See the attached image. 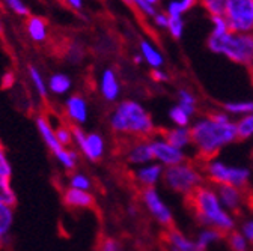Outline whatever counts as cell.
Segmentation results:
<instances>
[{"mask_svg": "<svg viewBox=\"0 0 253 251\" xmlns=\"http://www.w3.org/2000/svg\"><path fill=\"white\" fill-rule=\"evenodd\" d=\"M73 144L90 163L100 161L106 152V142L98 133H84L82 127H73Z\"/></svg>", "mask_w": 253, "mask_h": 251, "instance_id": "9c48e42d", "label": "cell"}, {"mask_svg": "<svg viewBox=\"0 0 253 251\" xmlns=\"http://www.w3.org/2000/svg\"><path fill=\"white\" fill-rule=\"evenodd\" d=\"M54 131H56V137L62 146L70 147L73 144V127L70 123L57 125V127H54Z\"/></svg>", "mask_w": 253, "mask_h": 251, "instance_id": "83f0119b", "label": "cell"}, {"mask_svg": "<svg viewBox=\"0 0 253 251\" xmlns=\"http://www.w3.org/2000/svg\"><path fill=\"white\" fill-rule=\"evenodd\" d=\"M160 241L168 251H202L198 242H190L176 229L160 232Z\"/></svg>", "mask_w": 253, "mask_h": 251, "instance_id": "4fadbf2b", "label": "cell"}, {"mask_svg": "<svg viewBox=\"0 0 253 251\" xmlns=\"http://www.w3.org/2000/svg\"><path fill=\"white\" fill-rule=\"evenodd\" d=\"M67 188H73V190H80V191H90L92 180L87 175H84L82 172H73L68 175Z\"/></svg>", "mask_w": 253, "mask_h": 251, "instance_id": "cb8c5ba5", "label": "cell"}, {"mask_svg": "<svg viewBox=\"0 0 253 251\" xmlns=\"http://www.w3.org/2000/svg\"><path fill=\"white\" fill-rule=\"evenodd\" d=\"M196 166V164H195ZM202 173L214 185H234L237 188L249 186V172L243 169L226 167L220 163H210L204 166H196Z\"/></svg>", "mask_w": 253, "mask_h": 251, "instance_id": "52a82bcc", "label": "cell"}, {"mask_svg": "<svg viewBox=\"0 0 253 251\" xmlns=\"http://www.w3.org/2000/svg\"><path fill=\"white\" fill-rule=\"evenodd\" d=\"M151 77H152L155 81H166V80L169 78L163 71H157V70H152V71H151Z\"/></svg>", "mask_w": 253, "mask_h": 251, "instance_id": "7bdbcfd3", "label": "cell"}, {"mask_svg": "<svg viewBox=\"0 0 253 251\" xmlns=\"http://www.w3.org/2000/svg\"><path fill=\"white\" fill-rule=\"evenodd\" d=\"M26 30L32 41L35 42H44L48 38V30H47V23L40 18V17H30L26 24Z\"/></svg>", "mask_w": 253, "mask_h": 251, "instance_id": "44dd1931", "label": "cell"}, {"mask_svg": "<svg viewBox=\"0 0 253 251\" xmlns=\"http://www.w3.org/2000/svg\"><path fill=\"white\" fill-rule=\"evenodd\" d=\"M225 108L232 113H249L253 111V103H231L226 104Z\"/></svg>", "mask_w": 253, "mask_h": 251, "instance_id": "f35d334b", "label": "cell"}, {"mask_svg": "<svg viewBox=\"0 0 253 251\" xmlns=\"http://www.w3.org/2000/svg\"><path fill=\"white\" fill-rule=\"evenodd\" d=\"M35 127L37 131L40 133L45 147L51 152L53 158L57 161V164L68 173L76 172L77 164H79V153L74 149L62 146L56 137V131L53 123L50 122V119L44 114H38L35 119Z\"/></svg>", "mask_w": 253, "mask_h": 251, "instance_id": "5b68a950", "label": "cell"}, {"mask_svg": "<svg viewBox=\"0 0 253 251\" xmlns=\"http://www.w3.org/2000/svg\"><path fill=\"white\" fill-rule=\"evenodd\" d=\"M225 239L228 241V245L231 247L232 251H247L246 241H244V238L238 232H235V230L229 232Z\"/></svg>", "mask_w": 253, "mask_h": 251, "instance_id": "1f68e13d", "label": "cell"}, {"mask_svg": "<svg viewBox=\"0 0 253 251\" xmlns=\"http://www.w3.org/2000/svg\"><path fill=\"white\" fill-rule=\"evenodd\" d=\"M109 125L115 134L130 140H151L157 131L149 113L139 103L130 100L115 107Z\"/></svg>", "mask_w": 253, "mask_h": 251, "instance_id": "3957f363", "label": "cell"}, {"mask_svg": "<svg viewBox=\"0 0 253 251\" xmlns=\"http://www.w3.org/2000/svg\"><path fill=\"white\" fill-rule=\"evenodd\" d=\"M140 53H142L143 60H146L154 70L160 68L163 65V56L158 53L148 41H140Z\"/></svg>", "mask_w": 253, "mask_h": 251, "instance_id": "603a6c76", "label": "cell"}, {"mask_svg": "<svg viewBox=\"0 0 253 251\" xmlns=\"http://www.w3.org/2000/svg\"><path fill=\"white\" fill-rule=\"evenodd\" d=\"M146 2H148L149 5H152V6H154L155 3H158V0H146Z\"/></svg>", "mask_w": 253, "mask_h": 251, "instance_id": "c3c4849f", "label": "cell"}, {"mask_svg": "<svg viewBox=\"0 0 253 251\" xmlns=\"http://www.w3.org/2000/svg\"><path fill=\"white\" fill-rule=\"evenodd\" d=\"M188 113L182 108V107H179V106H176V107H173L172 110H170V117H172V120L175 122V123H178L179 127H185V125L188 123Z\"/></svg>", "mask_w": 253, "mask_h": 251, "instance_id": "8d00e7d4", "label": "cell"}, {"mask_svg": "<svg viewBox=\"0 0 253 251\" xmlns=\"http://www.w3.org/2000/svg\"><path fill=\"white\" fill-rule=\"evenodd\" d=\"M6 5L9 6L11 11H14L17 15H29V8L26 6V3L23 0H5Z\"/></svg>", "mask_w": 253, "mask_h": 251, "instance_id": "74e56055", "label": "cell"}, {"mask_svg": "<svg viewBox=\"0 0 253 251\" xmlns=\"http://www.w3.org/2000/svg\"><path fill=\"white\" fill-rule=\"evenodd\" d=\"M184 205L199 224L225 235L234 230V221L220 208L215 194L210 188L202 185L192 188L187 194H184Z\"/></svg>", "mask_w": 253, "mask_h": 251, "instance_id": "7a4b0ae2", "label": "cell"}, {"mask_svg": "<svg viewBox=\"0 0 253 251\" xmlns=\"http://www.w3.org/2000/svg\"><path fill=\"white\" fill-rule=\"evenodd\" d=\"M15 219V212L12 206H8L5 203H0V230L5 235H9Z\"/></svg>", "mask_w": 253, "mask_h": 251, "instance_id": "d4e9b609", "label": "cell"}, {"mask_svg": "<svg viewBox=\"0 0 253 251\" xmlns=\"http://www.w3.org/2000/svg\"><path fill=\"white\" fill-rule=\"evenodd\" d=\"M47 84H48L50 93H53V95H56V97H62V95H67V93L71 90L73 80L70 75L63 74V72H54L50 75Z\"/></svg>", "mask_w": 253, "mask_h": 251, "instance_id": "ffe728a7", "label": "cell"}, {"mask_svg": "<svg viewBox=\"0 0 253 251\" xmlns=\"http://www.w3.org/2000/svg\"><path fill=\"white\" fill-rule=\"evenodd\" d=\"M217 193L223 202L231 211L232 214H235L237 216L241 215V209H243V193L241 188H237L234 185H215Z\"/></svg>", "mask_w": 253, "mask_h": 251, "instance_id": "2e32d148", "label": "cell"}, {"mask_svg": "<svg viewBox=\"0 0 253 251\" xmlns=\"http://www.w3.org/2000/svg\"><path fill=\"white\" fill-rule=\"evenodd\" d=\"M211 21H212V36H223L226 34H229V26H228V21L223 15H212L211 17Z\"/></svg>", "mask_w": 253, "mask_h": 251, "instance_id": "4dcf8cb0", "label": "cell"}, {"mask_svg": "<svg viewBox=\"0 0 253 251\" xmlns=\"http://www.w3.org/2000/svg\"><path fill=\"white\" fill-rule=\"evenodd\" d=\"M100 92H101V97L107 103H115L118 100L121 86H119L116 72L112 68H106L103 71V74L100 77Z\"/></svg>", "mask_w": 253, "mask_h": 251, "instance_id": "e0dca14e", "label": "cell"}, {"mask_svg": "<svg viewBox=\"0 0 253 251\" xmlns=\"http://www.w3.org/2000/svg\"><path fill=\"white\" fill-rule=\"evenodd\" d=\"M250 75H252V83H253V67L250 68Z\"/></svg>", "mask_w": 253, "mask_h": 251, "instance_id": "f907efd6", "label": "cell"}, {"mask_svg": "<svg viewBox=\"0 0 253 251\" xmlns=\"http://www.w3.org/2000/svg\"><path fill=\"white\" fill-rule=\"evenodd\" d=\"M29 78L32 81V86H34L35 92H37V95L42 100H45L48 97V84L45 81V78L42 77L41 71L34 67V65H30L29 67Z\"/></svg>", "mask_w": 253, "mask_h": 251, "instance_id": "7402d4cb", "label": "cell"}, {"mask_svg": "<svg viewBox=\"0 0 253 251\" xmlns=\"http://www.w3.org/2000/svg\"><path fill=\"white\" fill-rule=\"evenodd\" d=\"M3 34V24H2V20H0V35Z\"/></svg>", "mask_w": 253, "mask_h": 251, "instance_id": "681fc988", "label": "cell"}, {"mask_svg": "<svg viewBox=\"0 0 253 251\" xmlns=\"http://www.w3.org/2000/svg\"><path fill=\"white\" fill-rule=\"evenodd\" d=\"M198 0H172L168 5V15L169 17H182L190 8H193Z\"/></svg>", "mask_w": 253, "mask_h": 251, "instance_id": "4316f807", "label": "cell"}, {"mask_svg": "<svg viewBox=\"0 0 253 251\" xmlns=\"http://www.w3.org/2000/svg\"><path fill=\"white\" fill-rule=\"evenodd\" d=\"M124 156L128 164H143L154 160L151 140H130L124 146Z\"/></svg>", "mask_w": 253, "mask_h": 251, "instance_id": "7c38bea8", "label": "cell"}, {"mask_svg": "<svg viewBox=\"0 0 253 251\" xmlns=\"http://www.w3.org/2000/svg\"><path fill=\"white\" fill-rule=\"evenodd\" d=\"M223 17L234 34H249L253 30V0H226Z\"/></svg>", "mask_w": 253, "mask_h": 251, "instance_id": "ba28073f", "label": "cell"}, {"mask_svg": "<svg viewBox=\"0 0 253 251\" xmlns=\"http://www.w3.org/2000/svg\"><path fill=\"white\" fill-rule=\"evenodd\" d=\"M6 238H8V235H5V233H3L2 230H0V245H2V244H3V242L6 241Z\"/></svg>", "mask_w": 253, "mask_h": 251, "instance_id": "bcb514c9", "label": "cell"}, {"mask_svg": "<svg viewBox=\"0 0 253 251\" xmlns=\"http://www.w3.org/2000/svg\"><path fill=\"white\" fill-rule=\"evenodd\" d=\"M67 3L74 9H82L83 8V0H67Z\"/></svg>", "mask_w": 253, "mask_h": 251, "instance_id": "f6af8a7d", "label": "cell"}, {"mask_svg": "<svg viewBox=\"0 0 253 251\" xmlns=\"http://www.w3.org/2000/svg\"><path fill=\"white\" fill-rule=\"evenodd\" d=\"M155 134L162 136L165 143L179 149L190 143V133L188 130H168V128H157Z\"/></svg>", "mask_w": 253, "mask_h": 251, "instance_id": "d6986e66", "label": "cell"}, {"mask_svg": "<svg viewBox=\"0 0 253 251\" xmlns=\"http://www.w3.org/2000/svg\"><path fill=\"white\" fill-rule=\"evenodd\" d=\"M0 203L12 208L17 205V193L14 191L11 179H0Z\"/></svg>", "mask_w": 253, "mask_h": 251, "instance_id": "484cf974", "label": "cell"}, {"mask_svg": "<svg viewBox=\"0 0 253 251\" xmlns=\"http://www.w3.org/2000/svg\"><path fill=\"white\" fill-rule=\"evenodd\" d=\"M202 5L211 14V17L212 15H223L226 0H202Z\"/></svg>", "mask_w": 253, "mask_h": 251, "instance_id": "d6a6232c", "label": "cell"}, {"mask_svg": "<svg viewBox=\"0 0 253 251\" xmlns=\"http://www.w3.org/2000/svg\"><path fill=\"white\" fill-rule=\"evenodd\" d=\"M244 235L247 236L249 242L253 245V221H252V223H246V224H244Z\"/></svg>", "mask_w": 253, "mask_h": 251, "instance_id": "ee69618b", "label": "cell"}, {"mask_svg": "<svg viewBox=\"0 0 253 251\" xmlns=\"http://www.w3.org/2000/svg\"><path fill=\"white\" fill-rule=\"evenodd\" d=\"M252 158H253V150H252Z\"/></svg>", "mask_w": 253, "mask_h": 251, "instance_id": "816d5d0a", "label": "cell"}, {"mask_svg": "<svg viewBox=\"0 0 253 251\" xmlns=\"http://www.w3.org/2000/svg\"><path fill=\"white\" fill-rule=\"evenodd\" d=\"M151 149L154 153V158L162 160L168 166H176L185 161V156L182 152L165 142H151Z\"/></svg>", "mask_w": 253, "mask_h": 251, "instance_id": "9a60e30c", "label": "cell"}, {"mask_svg": "<svg viewBox=\"0 0 253 251\" xmlns=\"http://www.w3.org/2000/svg\"><path fill=\"white\" fill-rule=\"evenodd\" d=\"M154 23L158 26V27H166L169 26V17L166 14H155L154 17Z\"/></svg>", "mask_w": 253, "mask_h": 251, "instance_id": "b9f144b4", "label": "cell"}, {"mask_svg": "<svg viewBox=\"0 0 253 251\" xmlns=\"http://www.w3.org/2000/svg\"><path fill=\"white\" fill-rule=\"evenodd\" d=\"M142 200L146 205V208L149 209V212L157 218V221L160 223L166 230H173L176 229L175 219L170 214V211L165 206V203L162 202V199L158 197L157 191L152 188H145L142 190Z\"/></svg>", "mask_w": 253, "mask_h": 251, "instance_id": "30bf717a", "label": "cell"}, {"mask_svg": "<svg viewBox=\"0 0 253 251\" xmlns=\"http://www.w3.org/2000/svg\"><path fill=\"white\" fill-rule=\"evenodd\" d=\"M143 60V57H142V54H137L136 57H134V62H136V64H140V62Z\"/></svg>", "mask_w": 253, "mask_h": 251, "instance_id": "7dc6e473", "label": "cell"}, {"mask_svg": "<svg viewBox=\"0 0 253 251\" xmlns=\"http://www.w3.org/2000/svg\"><path fill=\"white\" fill-rule=\"evenodd\" d=\"M97 251H122V247H121V244H119L115 238L103 236V238L98 241Z\"/></svg>", "mask_w": 253, "mask_h": 251, "instance_id": "d590c367", "label": "cell"}, {"mask_svg": "<svg viewBox=\"0 0 253 251\" xmlns=\"http://www.w3.org/2000/svg\"><path fill=\"white\" fill-rule=\"evenodd\" d=\"M208 48L214 53L225 54L240 65L253 67V35L229 32L223 36H210Z\"/></svg>", "mask_w": 253, "mask_h": 251, "instance_id": "277c9868", "label": "cell"}, {"mask_svg": "<svg viewBox=\"0 0 253 251\" xmlns=\"http://www.w3.org/2000/svg\"><path fill=\"white\" fill-rule=\"evenodd\" d=\"M160 172H162V167L154 164V166L140 169L137 172H133L131 173V179L140 188V193H142V190H145V188H152L154 186V183L157 182L158 176H160Z\"/></svg>", "mask_w": 253, "mask_h": 251, "instance_id": "ac0fdd59", "label": "cell"}, {"mask_svg": "<svg viewBox=\"0 0 253 251\" xmlns=\"http://www.w3.org/2000/svg\"><path fill=\"white\" fill-rule=\"evenodd\" d=\"M63 205L70 209H92L95 206V197L90 191H80L73 190V188H65V191L62 193Z\"/></svg>", "mask_w": 253, "mask_h": 251, "instance_id": "5bb4252c", "label": "cell"}, {"mask_svg": "<svg viewBox=\"0 0 253 251\" xmlns=\"http://www.w3.org/2000/svg\"><path fill=\"white\" fill-rule=\"evenodd\" d=\"M169 17V15H168ZM169 32L175 39H179L184 34V21L182 17H169Z\"/></svg>", "mask_w": 253, "mask_h": 251, "instance_id": "e575fe53", "label": "cell"}, {"mask_svg": "<svg viewBox=\"0 0 253 251\" xmlns=\"http://www.w3.org/2000/svg\"><path fill=\"white\" fill-rule=\"evenodd\" d=\"M63 113H65L67 122L71 127H82L89 117V107L86 98L79 95V93L68 97L65 104H63Z\"/></svg>", "mask_w": 253, "mask_h": 251, "instance_id": "8fae6325", "label": "cell"}, {"mask_svg": "<svg viewBox=\"0 0 253 251\" xmlns=\"http://www.w3.org/2000/svg\"><path fill=\"white\" fill-rule=\"evenodd\" d=\"M253 134V114L244 117L237 123V140H246Z\"/></svg>", "mask_w": 253, "mask_h": 251, "instance_id": "f1b7e54d", "label": "cell"}, {"mask_svg": "<svg viewBox=\"0 0 253 251\" xmlns=\"http://www.w3.org/2000/svg\"><path fill=\"white\" fill-rule=\"evenodd\" d=\"M188 133L190 142L198 147L195 164L204 166L214 160L221 146L237 140V123L207 119L196 123L192 130H188Z\"/></svg>", "mask_w": 253, "mask_h": 251, "instance_id": "6da1fadb", "label": "cell"}, {"mask_svg": "<svg viewBox=\"0 0 253 251\" xmlns=\"http://www.w3.org/2000/svg\"><path fill=\"white\" fill-rule=\"evenodd\" d=\"M0 86H2V89H11L14 84H15V74L12 71H6L3 75H2V80H0Z\"/></svg>", "mask_w": 253, "mask_h": 251, "instance_id": "60d3db41", "label": "cell"}, {"mask_svg": "<svg viewBox=\"0 0 253 251\" xmlns=\"http://www.w3.org/2000/svg\"><path fill=\"white\" fill-rule=\"evenodd\" d=\"M12 178V164L8 158V153L0 143V179H11Z\"/></svg>", "mask_w": 253, "mask_h": 251, "instance_id": "f546056e", "label": "cell"}, {"mask_svg": "<svg viewBox=\"0 0 253 251\" xmlns=\"http://www.w3.org/2000/svg\"><path fill=\"white\" fill-rule=\"evenodd\" d=\"M178 95H179V101H181L179 107H182L188 114H193V111H195V103H196L195 97L190 92H187V90H179Z\"/></svg>", "mask_w": 253, "mask_h": 251, "instance_id": "836d02e7", "label": "cell"}, {"mask_svg": "<svg viewBox=\"0 0 253 251\" xmlns=\"http://www.w3.org/2000/svg\"><path fill=\"white\" fill-rule=\"evenodd\" d=\"M131 3H134L136 5V8H139L143 14H146V15H149V17H155V9H154V6L152 5H149L146 0H130Z\"/></svg>", "mask_w": 253, "mask_h": 251, "instance_id": "ab89813d", "label": "cell"}, {"mask_svg": "<svg viewBox=\"0 0 253 251\" xmlns=\"http://www.w3.org/2000/svg\"><path fill=\"white\" fill-rule=\"evenodd\" d=\"M165 183L173 190L175 193H184L187 194L192 188L202 183L204 176L195 166V163L187 161L176 166H169L163 172Z\"/></svg>", "mask_w": 253, "mask_h": 251, "instance_id": "8992f818", "label": "cell"}]
</instances>
